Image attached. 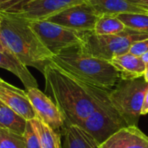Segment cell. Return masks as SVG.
I'll list each match as a JSON object with an SVG mask.
<instances>
[{
	"label": "cell",
	"mask_w": 148,
	"mask_h": 148,
	"mask_svg": "<svg viewBox=\"0 0 148 148\" xmlns=\"http://www.w3.org/2000/svg\"><path fill=\"white\" fill-rule=\"evenodd\" d=\"M45 89L65 119V124L80 125L109 91L86 84L49 62L42 72Z\"/></svg>",
	"instance_id": "6da1fadb"
},
{
	"label": "cell",
	"mask_w": 148,
	"mask_h": 148,
	"mask_svg": "<svg viewBox=\"0 0 148 148\" xmlns=\"http://www.w3.org/2000/svg\"><path fill=\"white\" fill-rule=\"evenodd\" d=\"M0 38L6 49L26 67L42 74L53 55L43 45L29 20L16 14L0 11Z\"/></svg>",
	"instance_id": "7a4b0ae2"
},
{
	"label": "cell",
	"mask_w": 148,
	"mask_h": 148,
	"mask_svg": "<svg viewBox=\"0 0 148 148\" xmlns=\"http://www.w3.org/2000/svg\"><path fill=\"white\" fill-rule=\"evenodd\" d=\"M51 62L75 79L104 90H112L121 80L110 62L86 53L82 45L61 51L53 56Z\"/></svg>",
	"instance_id": "3957f363"
},
{
	"label": "cell",
	"mask_w": 148,
	"mask_h": 148,
	"mask_svg": "<svg viewBox=\"0 0 148 148\" xmlns=\"http://www.w3.org/2000/svg\"><path fill=\"white\" fill-rule=\"evenodd\" d=\"M148 87L143 77L133 80H120L109 91L108 98L113 107L121 114L127 126L138 127L144 96Z\"/></svg>",
	"instance_id": "277c9868"
},
{
	"label": "cell",
	"mask_w": 148,
	"mask_h": 148,
	"mask_svg": "<svg viewBox=\"0 0 148 148\" xmlns=\"http://www.w3.org/2000/svg\"><path fill=\"white\" fill-rule=\"evenodd\" d=\"M148 38L147 33L127 28L121 33L100 36L87 32L82 45V49L95 57L110 62L114 57L129 52L133 44Z\"/></svg>",
	"instance_id": "5b68a950"
},
{
	"label": "cell",
	"mask_w": 148,
	"mask_h": 148,
	"mask_svg": "<svg viewBox=\"0 0 148 148\" xmlns=\"http://www.w3.org/2000/svg\"><path fill=\"white\" fill-rule=\"evenodd\" d=\"M108 94L99 101L95 110L79 125L90 134L100 145L121 129L128 127L111 104Z\"/></svg>",
	"instance_id": "8992f818"
},
{
	"label": "cell",
	"mask_w": 148,
	"mask_h": 148,
	"mask_svg": "<svg viewBox=\"0 0 148 148\" xmlns=\"http://www.w3.org/2000/svg\"><path fill=\"white\" fill-rule=\"evenodd\" d=\"M29 22L43 45L53 56L68 48L82 45L85 34L87 33L71 29L48 20Z\"/></svg>",
	"instance_id": "52a82bcc"
},
{
	"label": "cell",
	"mask_w": 148,
	"mask_h": 148,
	"mask_svg": "<svg viewBox=\"0 0 148 148\" xmlns=\"http://www.w3.org/2000/svg\"><path fill=\"white\" fill-rule=\"evenodd\" d=\"M99 16L95 10L88 2H84L71 6L47 20L77 31L93 32Z\"/></svg>",
	"instance_id": "ba28073f"
},
{
	"label": "cell",
	"mask_w": 148,
	"mask_h": 148,
	"mask_svg": "<svg viewBox=\"0 0 148 148\" xmlns=\"http://www.w3.org/2000/svg\"><path fill=\"white\" fill-rule=\"evenodd\" d=\"M25 92L37 118L56 132L60 129L62 130L65 126V119L55 101L38 88H30L26 89Z\"/></svg>",
	"instance_id": "9c48e42d"
},
{
	"label": "cell",
	"mask_w": 148,
	"mask_h": 148,
	"mask_svg": "<svg viewBox=\"0 0 148 148\" xmlns=\"http://www.w3.org/2000/svg\"><path fill=\"white\" fill-rule=\"evenodd\" d=\"M86 0H32L14 14L29 21L47 20L50 16Z\"/></svg>",
	"instance_id": "30bf717a"
},
{
	"label": "cell",
	"mask_w": 148,
	"mask_h": 148,
	"mask_svg": "<svg viewBox=\"0 0 148 148\" xmlns=\"http://www.w3.org/2000/svg\"><path fill=\"white\" fill-rule=\"evenodd\" d=\"M0 101L26 121L37 118V115L27 97L26 92L8 82L0 86Z\"/></svg>",
	"instance_id": "8fae6325"
},
{
	"label": "cell",
	"mask_w": 148,
	"mask_h": 148,
	"mask_svg": "<svg viewBox=\"0 0 148 148\" xmlns=\"http://www.w3.org/2000/svg\"><path fill=\"white\" fill-rule=\"evenodd\" d=\"M100 148H148V136L138 127H126L101 145Z\"/></svg>",
	"instance_id": "7c38bea8"
},
{
	"label": "cell",
	"mask_w": 148,
	"mask_h": 148,
	"mask_svg": "<svg viewBox=\"0 0 148 148\" xmlns=\"http://www.w3.org/2000/svg\"><path fill=\"white\" fill-rule=\"evenodd\" d=\"M61 136V135H60ZM98 141L82 127L65 124L61 136V148H100Z\"/></svg>",
	"instance_id": "4fadbf2b"
},
{
	"label": "cell",
	"mask_w": 148,
	"mask_h": 148,
	"mask_svg": "<svg viewBox=\"0 0 148 148\" xmlns=\"http://www.w3.org/2000/svg\"><path fill=\"white\" fill-rule=\"evenodd\" d=\"M110 62L119 72L121 80H133L143 77L146 70V63L141 57L130 52L114 57Z\"/></svg>",
	"instance_id": "5bb4252c"
},
{
	"label": "cell",
	"mask_w": 148,
	"mask_h": 148,
	"mask_svg": "<svg viewBox=\"0 0 148 148\" xmlns=\"http://www.w3.org/2000/svg\"><path fill=\"white\" fill-rule=\"evenodd\" d=\"M0 68L11 72L18 77L26 89L37 88V82L28 68L6 49L4 51H0Z\"/></svg>",
	"instance_id": "9a60e30c"
},
{
	"label": "cell",
	"mask_w": 148,
	"mask_h": 148,
	"mask_svg": "<svg viewBox=\"0 0 148 148\" xmlns=\"http://www.w3.org/2000/svg\"><path fill=\"white\" fill-rule=\"evenodd\" d=\"M99 16H119L124 13H148L144 8L126 0H86Z\"/></svg>",
	"instance_id": "2e32d148"
},
{
	"label": "cell",
	"mask_w": 148,
	"mask_h": 148,
	"mask_svg": "<svg viewBox=\"0 0 148 148\" xmlns=\"http://www.w3.org/2000/svg\"><path fill=\"white\" fill-rule=\"evenodd\" d=\"M27 121L0 101V128L23 135Z\"/></svg>",
	"instance_id": "e0dca14e"
},
{
	"label": "cell",
	"mask_w": 148,
	"mask_h": 148,
	"mask_svg": "<svg viewBox=\"0 0 148 148\" xmlns=\"http://www.w3.org/2000/svg\"><path fill=\"white\" fill-rule=\"evenodd\" d=\"M40 140L41 148H61V136L39 118L31 120Z\"/></svg>",
	"instance_id": "ac0fdd59"
},
{
	"label": "cell",
	"mask_w": 148,
	"mask_h": 148,
	"mask_svg": "<svg viewBox=\"0 0 148 148\" xmlns=\"http://www.w3.org/2000/svg\"><path fill=\"white\" fill-rule=\"evenodd\" d=\"M126 29L124 23L117 16L102 15L97 19L93 32L96 35H114L122 32Z\"/></svg>",
	"instance_id": "d6986e66"
},
{
	"label": "cell",
	"mask_w": 148,
	"mask_h": 148,
	"mask_svg": "<svg viewBox=\"0 0 148 148\" xmlns=\"http://www.w3.org/2000/svg\"><path fill=\"white\" fill-rule=\"evenodd\" d=\"M117 16L127 28L148 34V13H124Z\"/></svg>",
	"instance_id": "ffe728a7"
},
{
	"label": "cell",
	"mask_w": 148,
	"mask_h": 148,
	"mask_svg": "<svg viewBox=\"0 0 148 148\" xmlns=\"http://www.w3.org/2000/svg\"><path fill=\"white\" fill-rule=\"evenodd\" d=\"M0 148H25L23 135L0 128Z\"/></svg>",
	"instance_id": "44dd1931"
},
{
	"label": "cell",
	"mask_w": 148,
	"mask_h": 148,
	"mask_svg": "<svg viewBox=\"0 0 148 148\" xmlns=\"http://www.w3.org/2000/svg\"><path fill=\"white\" fill-rule=\"evenodd\" d=\"M25 148H41L40 140L37 132L31 121H27L26 127L23 134Z\"/></svg>",
	"instance_id": "7402d4cb"
},
{
	"label": "cell",
	"mask_w": 148,
	"mask_h": 148,
	"mask_svg": "<svg viewBox=\"0 0 148 148\" xmlns=\"http://www.w3.org/2000/svg\"><path fill=\"white\" fill-rule=\"evenodd\" d=\"M30 1L32 0H0V11L15 13Z\"/></svg>",
	"instance_id": "603a6c76"
},
{
	"label": "cell",
	"mask_w": 148,
	"mask_h": 148,
	"mask_svg": "<svg viewBox=\"0 0 148 148\" xmlns=\"http://www.w3.org/2000/svg\"><path fill=\"white\" fill-rule=\"evenodd\" d=\"M129 52L137 56H141L148 52V38L133 44L129 49Z\"/></svg>",
	"instance_id": "cb8c5ba5"
},
{
	"label": "cell",
	"mask_w": 148,
	"mask_h": 148,
	"mask_svg": "<svg viewBox=\"0 0 148 148\" xmlns=\"http://www.w3.org/2000/svg\"><path fill=\"white\" fill-rule=\"evenodd\" d=\"M148 114V87L145 93L144 96V101H143V106L141 109V115H146Z\"/></svg>",
	"instance_id": "d4e9b609"
},
{
	"label": "cell",
	"mask_w": 148,
	"mask_h": 148,
	"mask_svg": "<svg viewBox=\"0 0 148 148\" xmlns=\"http://www.w3.org/2000/svg\"><path fill=\"white\" fill-rule=\"evenodd\" d=\"M126 1H127L130 3H133L134 5L140 6L142 8H144L145 6L148 5V0H126Z\"/></svg>",
	"instance_id": "484cf974"
},
{
	"label": "cell",
	"mask_w": 148,
	"mask_h": 148,
	"mask_svg": "<svg viewBox=\"0 0 148 148\" xmlns=\"http://www.w3.org/2000/svg\"><path fill=\"white\" fill-rule=\"evenodd\" d=\"M143 78H144V80H145L147 82H148V64H146V70H145Z\"/></svg>",
	"instance_id": "4316f807"
},
{
	"label": "cell",
	"mask_w": 148,
	"mask_h": 148,
	"mask_svg": "<svg viewBox=\"0 0 148 148\" xmlns=\"http://www.w3.org/2000/svg\"><path fill=\"white\" fill-rule=\"evenodd\" d=\"M140 57H141V59L143 60V62H144L146 64H148V52L145 53L144 55H142Z\"/></svg>",
	"instance_id": "83f0119b"
},
{
	"label": "cell",
	"mask_w": 148,
	"mask_h": 148,
	"mask_svg": "<svg viewBox=\"0 0 148 148\" xmlns=\"http://www.w3.org/2000/svg\"><path fill=\"white\" fill-rule=\"evenodd\" d=\"M4 50H5V48H4V46L1 41V38H0V51H4Z\"/></svg>",
	"instance_id": "f1b7e54d"
},
{
	"label": "cell",
	"mask_w": 148,
	"mask_h": 148,
	"mask_svg": "<svg viewBox=\"0 0 148 148\" xmlns=\"http://www.w3.org/2000/svg\"><path fill=\"white\" fill-rule=\"evenodd\" d=\"M5 83H6V82H4V81L0 77V86H1V85H4Z\"/></svg>",
	"instance_id": "f546056e"
},
{
	"label": "cell",
	"mask_w": 148,
	"mask_h": 148,
	"mask_svg": "<svg viewBox=\"0 0 148 148\" xmlns=\"http://www.w3.org/2000/svg\"><path fill=\"white\" fill-rule=\"evenodd\" d=\"M144 9H145V10H147L148 11V5L147 6H145V7H144Z\"/></svg>",
	"instance_id": "4dcf8cb0"
}]
</instances>
